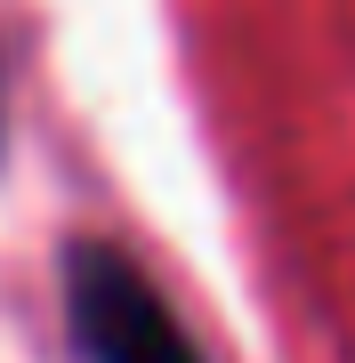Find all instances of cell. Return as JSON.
I'll use <instances>...</instances> for the list:
<instances>
[{"label": "cell", "instance_id": "cell-1", "mask_svg": "<svg viewBox=\"0 0 355 363\" xmlns=\"http://www.w3.org/2000/svg\"><path fill=\"white\" fill-rule=\"evenodd\" d=\"M65 323H73V347L89 363H202V347L170 315V298L113 242L65 250Z\"/></svg>", "mask_w": 355, "mask_h": 363}]
</instances>
